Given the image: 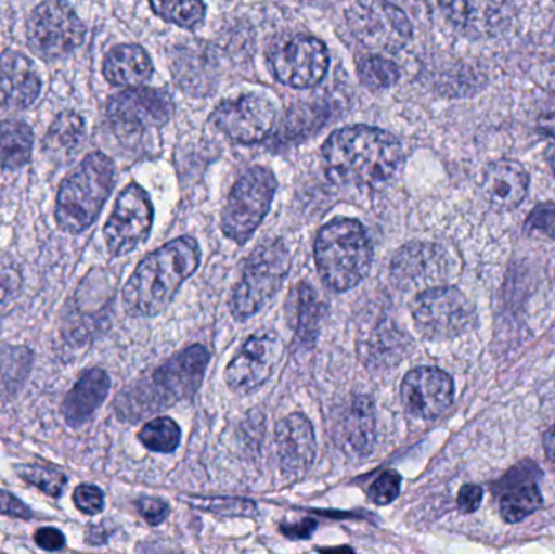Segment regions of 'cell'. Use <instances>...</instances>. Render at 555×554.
Returning <instances> with one entry per match:
<instances>
[{
  "label": "cell",
  "mask_w": 555,
  "mask_h": 554,
  "mask_svg": "<svg viewBox=\"0 0 555 554\" xmlns=\"http://www.w3.org/2000/svg\"><path fill=\"white\" fill-rule=\"evenodd\" d=\"M283 344L275 334H260L247 340L227 368L224 379L231 390L249 394L270 379L280 364Z\"/></svg>",
  "instance_id": "obj_15"
},
{
  "label": "cell",
  "mask_w": 555,
  "mask_h": 554,
  "mask_svg": "<svg viewBox=\"0 0 555 554\" xmlns=\"http://www.w3.org/2000/svg\"><path fill=\"white\" fill-rule=\"evenodd\" d=\"M153 227V204L142 185L129 184L114 205L113 214L104 227V241L111 256L132 253L145 243Z\"/></svg>",
  "instance_id": "obj_11"
},
{
  "label": "cell",
  "mask_w": 555,
  "mask_h": 554,
  "mask_svg": "<svg viewBox=\"0 0 555 554\" xmlns=\"http://www.w3.org/2000/svg\"><path fill=\"white\" fill-rule=\"evenodd\" d=\"M417 332L429 340H450L475 328L478 322L473 302L455 286H430L413 305Z\"/></svg>",
  "instance_id": "obj_8"
},
{
  "label": "cell",
  "mask_w": 555,
  "mask_h": 554,
  "mask_svg": "<svg viewBox=\"0 0 555 554\" xmlns=\"http://www.w3.org/2000/svg\"><path fill=\"white\" fill-rule=\"evenodd\" d=\"M530 188L527 169L515 159H498L486 168L482 194L495 210L511 211L525 201Z\"/></svg>",
  "instance_id": "obj_21"
},
{
  "label": "cell",
  "mask_w": 555,
  "mask_h": 554,
  "mask_svg": "<svg viewBox=\"0 0 555 554\" xmlns=\"http://www.w3.org/2000/svg\"><path fill=\"white\" fill-rule=\"evenodd\" d=\"M278 181L275 175L263 166H254L234 184L223 218L224 236L237 244H246L262 223L272 207Z\"/></svg>",
  "instance_id": "obj_7"
},
{
  "label": "cell",
  "mask_w": 555,
  "mask_h": 554,
  "mask_svg": "<svg viewBox=\"0 0 555 554\" xmlns=\"http://www.w3.org/2000/svg\"><path fill=\"white\" fill-rule=\"evenodd\" d=\"M525 227L527 230L541 231L555 240V204L546 202V204L537 205L527 218Z\"/></svg>",
  "instance_id": "obj_36"
},
{
  "label": "cell",
  "mask_w": 555,
  "mask_h": 554,
  "mask_svg": "<svg viewBox=\"0 0 555 554\" xmlns=\"http://www.w3.org/2000/svg\"><path fill=\"white\" fill-rule=\"evenodd\" d=\"M449 254L429 243H413L401 247L391 262V275L404 288L437 286L449 276Z\"/></svg>",
  "instance_id": "obj_17"
},
{
  "label": "cell",
  "mask_w": 555,
  "mask_h": 554,
  "mask_svg": "<svg viewBox=\"0 0 555 554\" xmlns=\"http://www.w3.org/2000/svg\"><path fill=\"white\" fill-rule=\"evenodd\" d=\"M33 153V130L23 120H0V166L22 169L28 165Z\"/></svg>",
  "instance_id": "obj_26"
},
{
  "label": "cell",
  "mask_w": 555,
  "mask_h": 554,
  "mask_svg": "<svg viewBox=\"0 0 555 554\" xmlns=\"http://www.w3.org/2000/svg\"><path fill=\"white\" fill-rule=\"evenodd\" d=\"M375 410L367 397H356L343 413L339 439L354 454H371L375 441Z\"/></svg>",
  "instance_id": "obj_25"
},
{
  "label": "cell",
  "mask_w": 555,
  "mask_h": 554,
  "mask_svg": "<svg viewBox=\"0 0 555 554\" xmlns=\"http://www.w3.org/2000/svg\"><path fill=\"white\" fill-rule=\"evenodd\" d=\"M544 451H546L547 458L555 462V426L544 436Z\"/></svg>",
  "instance_id": "obj_45"
},
{
  "label": "cell",
  "mask_w": 555,
  "mask_h": 554,
  "mask_svg": "<svg viewBox=\"0 0 555 554\" xmlns=\"http://www.w3.org/2000/svg\"><path fill=\"white\" fill-rule=\"evenodd\" d=\"M74 504L87 516H98L104 510V493L94 485H80L74 491Z\"/></svg>",
  "instance_id": "obj_35"
},
{
  "label": "cell",
  "mask_w": 555,
  "mask_h": 554,
  "mask_svg": "<svg viewBox=\"0 0 555 554\" xmlns=\"http://www.w3.org/2000/svg\"><path fill=\"white\" fill-rule=\"evenodd\" d=\"M116 182V166L101 152L90 153L59 189L55 221L67 233H83L96 221Z\"/></svg>",
  "instance_id": "obj_5"
},
{
  "label": "cell",
  "mask_w": 555,
  "mask_h": 554,
  "mask_svg": "<svg viewBox=\"0 0 555 554\" xmlns=\"http://www.w3.org/2000/svg\"><path fill=\"white\" fill-rule=\"evenodd\" d=\"M326 116H328L326 111L320 109L317 104H304V106L294 107L281 124V139L293 140L297 137L307 136L312 130L319 129L325 123Z\"/></svg>",
  "instance_id": "obj_32"
},
{
  "label": "cell",
  "mask_w": 555,
  "mask_h": 554,
  "mask_svg": "<svg viewBox=\"0 0 555 554\" xmlns=\"http://www.w3.org/2000/svg\"><path fill=\"white\" fill-rule=\"evenodd\" d=\"M153 12L185 29L197 28L205 18L204 0H150Z\"/></svg>",
  "instance_id": "obj_29"
},
{
  "label": "cell",
  "mask_w": 555,
  "mask_h": 554,
  "mask_svg": "<svg viewBox=\"0 0 555 554\" xmlns=\"http://www.w3.org/2000/svg\"><path fill=\"white\" fill-rule=\"evenodd\" d=\"M41 93V78L35 65L18 51L0 54V107L26 109Z\"/></svg>",
  "instance_id": "obj_20"
},
{
  "label": "cell",
  "mask_w": 555,
  "mask_h": 554,
  "mask_svg": "<svg viewBox=\"0 0 555 554\" xmlns=\"http://www.w3.org/2000/svg\"><path fill=\"white\" fill-rule=\"evenodd\" d=\"M214 55L204 51V46H189L176 54L172 62V74L185 91H207L214 85V68H198V65L211 61Z\"/></svg>",
  "instance_id": "obj_27"
},
{
  "label": "cell",
  "mask_w": 555,
  "mask_h": 554,
  "mask_svg": "<svg viewBox=\"0 0 555 554\" xmlns=\"http://www.w3.org/2000/svg\"><path fill=\"white\" fill-rule=\"evenodd\" d=\"M317 269L326 286L348 292L371 270L374 249L364 227L352 218H336L317 234Z\"/></svg>",
  "instance_id": "obj_3"
},
{
  "label": "cell",
  "mask_w": 555,
  "mask_h": 554,
  "mask_svg": "<svg viewBox=\"0 0 555 554\" xmlns=\"http://www.w3.org/2000/svg\"><path fill=\"white\" fill-rule=\"evenodd\" d=\"M208 363L210 351L207 348L202 345L185 348L158 368L152 379L133 387L129 396L120 397V402L127 405L124 410L132 415V420H140L191 399L201 389Z\"/></svg>",
  "instance_id": "obj_4"
},
{
  "label": "cell",
  "mask_w": 555,
  "mask_h": 554,
  "mask_svg": "<svg viewBox=\"0 0 555 554\" xmlns=\"http://www.w3.org/2000/svg\"><path fill=\"white\" fill-rule=\"evenodd\" d=\"M546 159H547V163H550L551 169H553V172L555 176V142L551 143V145L547 146Z\"/></svg>",
  "instance_id": "obj_46"
},
{
  "label": "cell",
  "mask_w": 555,
  "mask_h": 554,
  "mask_svg": "<svg viewBox=\"0 0 555 554\" xmlns=\"http://www.w3.org/2000/svg\"><path fill=\"white\" fill-rule=\"evenodd\" d=\"M175 113V103L158 88H130L111 98L107 116L122 133H142L165 126Z\"/></svg>",
  "instance_id": "obj_14"
},
{
  "label": "cell",
  "mask_w": 555,
  "mask_h": 554,
  "mask_svg": "<svg viewBox=\"0 0 555 554\" xmlns=\"http://www.w3.org/2000/svg\"><path fill=\"white\" fill-rule=\"evenodd\" d=\"M547 88L555 94V68L551 72L550 77H547Z\"/></svg>",
  "instance_id": "obj_47"
},
{
  "label": "cell",
  "mask_w": 555,
  "mask_h": 554,
  "mask_svg": "<svg viewBox=\"0 0 555 554\" xmlns=\"http://www.w3.org/2000/svg\"><path fill=\"white\" fill-rule=\"evenodd\" d=\"M358 75L361 83L369 90H385L397 83L400 68L384 55H369L359 61Z\"/></svg>",
  "instance_id": "obj_31"
},
{
  "label": "cell",
  "mask_w": 555,
  "mask_h": 554,
  "mask_svg": "<svg viewBox=\"0 0 555 554\" xmlns=\"http://www.w3.org/2000/svg\"><path fill=\"white\" fill-rule=\"evenodd\" d=\"M18 474L23 480L52 498L61 497L62 490L67 485L65 474L49 465H25L20 468Z\"/></svg>",
  "instance_id": "obj_33"
},
{
  "label": "cell",
  "mask_w": 555,
  "mask_h": 554,
  "mask_svg": "<svg viewBox=\"0 0 555 554\" xmlns=\"http://www.w3.org/2000/svg\"><path fill=\"white\" fill-rule=\"evenodd\" d=\"M0 514L16 519H31L33 511L9 491L0 490Z\"/></svg>",
  "instance_id": "obj_38"
},
{
  "label": "cell",
  "mask_w": 555,
  "mask_h": 554,
  "mask_svg": "<svg viewBox=\"0 0 555 554\" xmlns=\"http://www.w3.org/2000/svg\"><path fill=\"white\" fill-rule=\"evenodd\" d=\"M201 266V247L191 236H181L142 260L124 286L127 314L152 318L165 311L182 283Z\"/></svg>",
  "instance_id": "obj_2"
},
{
  "label": "cell",
  "mask_w": 555,
  "mask_h": 554,
  "mask_svg": "<svg viewBox=\"0 0 555 554\" xmlns=\"http://www.w3.org/2000/svg\"><path fill=\"white\" fill-rule=\"evenodd\" d=\"M137 510L150 526H159L169 516L168 503L158 498H143L137 503Z\"/></svg>",
  "instance_id": "obj_37"
},
{
  "label": "cell",
  "mask_w": 555,
  "mask_h": 554,
  "mask_svg": "<svg viewBox=\"0 0 555 554\" xmlns=\"http://www.w3.org/2000/svg\"><path fill=\"white\" fill-rule=\"evenodd\" d=\"M540 477V468L533 462H524L512 468L499 481L498 491L501 493L499 511L505 523H521L543 507L544 498L538 487Z\"/></svg>",
  "instance_id": "obj_18"
},
{
  "label": "cell",
  "mask_w": 555,
  "mask_h": 554,
  "mask_svg": "<svg viewBox=\"0 0 555 554\" xmlns=\"http://www.w3.org/2000/svg\"><path fill=\"white\" fill-rule=\"evenodd\" d=\"M103 524L101 526H90L87 530V543L88 545H101V543H106V533H104Z\"/></svg>",
  "instance_id": "obj_43"
},
{
  "label": "cell",
  "mask_w": 555,
  "mask_h": 554,
  "mask_svg": "<svg viewBox=\"0 0 555 554\" xmlns=\"http://www.w3.org/2000/svg\"><path fill=\"white\" fill-rule=\"evenodd\" d=\"M29 49L46 61L64 57L85 39V25L67 0H46L26 22Z\"/></svg>",
  "instance_id": "obj_10"
},
{
  "label": "cell",
  "mask_w": 555,
  "mask_h": 554,
  "mask_svg": "<svg viewBox=\"0 0 555 554\" xmlns=\"http://www.w3.org/2000/svg\"><path fill=\"white\" fill-rule=\"evenodd\" d=\"M427 3L442 10L456 25H463L468 18V0H427Z\"/></svg>",
  "instance_id": "obj_39"
},
{
  "label": "cell",
  "mask_w": 555,
  "mask_h": 554,
  "mask_svg": "<svg viewBox=\"0 0 555 554\" xmlns=\"http://www.w3.org/2000/svg\"><path fill=\"white\" fill-rule=\"evenodd\" d=\"M83 136V119L72 111H64L49 127L44 137V150L54 155H68L80 145Z\"/></svg>",
  "instance_id": "obj_28"
},
{
  "label": "cell",
  "mask_w": 555,
  "mask_h": 554,
  "mask_svg": "<svg viewBox=\"0 0 555 554\" xmlns=\"http://www.w3.org/2000/svg\"><path fill=\"white\" fill-rule=\"evenodd\" d=\"M401 477L397 472H384L374 484L369 487L367 497L377 506H387L400 497Z\"/></svg>",
  "instance_id": "obj_34"
},
{
  "label": "cell",
  "mask_w": 555,
  "mask_h": 554,
  "mask_svg": "<svg viewBox=\"0 0 555 554\" xmlns=\"http://www.w3.org/2000/svg\"><path fill=\"white\" fill-rule=\"evenodd\" d=\"M276 80L293 88H312L328 70V49L312 36H291L270 54Z\"/></svg>",
  "instance_id": "obj_12"
},
{
  "label": "cell",
  "mask_w": 555,
  "mask_h": 554,
  "mask_svg": "<svg viewBox=\"0 0 555 554\" xmlns=\"http://www.w3.org/2000/svg\"><path fill=\"white\" fill-rule=\"evenodd\" d=\"M286 306L289 325L296 334L297 342L306 347H312L319 335L323 315V306L315 289L307 283H297L289 293Z\"/></svg>",
  "instance_id": "obj_24"
},
{
  "label": "cell",
  "mask_w": 555,
  "mask_h": 554,
  "mask_svg": "<svg viewBox=\"0 0 555 554\" xmlns=\"http://www.w3.org/2000/svg\"><path fill=\"white\" fill-rule=\"evenodd\" d=\"M35 543L44 552H59L65 546V537L61 530L44 527L35 533Z\"/></svg>",
  "instance_id": "obj_41"
},
{
  "label": "cell",
  "mask_w": 555,
  "mask_h": 554,
  "mask_svg": "<svg viewBox=\"0 0 555 554\" xmlns=\"http://www.w3.org/2000/svg\"><path fill=\"white\" fill-rule=\"evenodd\" d=\"M455 384L439 368L421 366L410 371L401 383V402L411 415L434 420L452 407Z\"/></svg>",
  "instance_id": "obj_16"
},
{
  "label": "cell",
  "mask_w": 555,
  "mask_h": 554,
  "mask_svg": "<svg viewBox=\"0 0 555 554\" xmlns=\"http://www.w3.org/2000/svg\"><path fill=\"white\" fill-rule=\"evenodd\" d=\"M485 491L478 485H465L459 493V507L463 514H473L479 510Z\"/></svg>",
  "instance_id": "obj_40"
},
{
  "label": "cell",
  "mask_w": 555,
  "mask_h": 554,
  "mask_svg": "<svg viewBox=\"0 0 555 554\" xmlns=\"http://www.w3.org/2000/svg\"><path fill=\"white\" fill-rule=\"evenodd\" d=\"M278 458L281 468L289 477H299L315 461L317 442L312 423L300 413L281 420L276 426Z\"/></svg>",
  "instance_id": "obj_19"
},
{
  "label": "cell",
  "mask_w": 555,
  "mask_h": 554,
  "mask_svg": "<svg viewBox=\"0 0 555 554\" xmlns=\"http://www.w3.org/2000/svg\"><path fill=\"white\" fill-rule=\"evenodd\" d=\"M291 269L289 250L281 241L260 244L244 267L231 298V312L240 321L262 311L283 285Z\"/></svg>",
  "instance_id": "obj_6"
},
{
  "label": "cell",
  "mask_w": 555,
  "mask_h": 554,
  "mask_svg": "<svg viewBox=\"0 0 555 554\" xmlns=\"http://www.w3.org/2000/svg\"><path fill=\"white\" fill-rule=\"evenodd\" d=\"M111 389V379L103 370H90L77 381L62 403L65 423L80 428L103 405Z\"/></svg>",
  "instance_id": "obj_22"
},
{
  "label": "cell",
  "mask_w": 555,
  "mask_h": 554,
  "mask_svg": "<svg viewBox=\"0 0 555 554\" xmlns=\"http://www.w3.org/2000/svg\"><path fill=\"white\" fill-rule=\"evenodd\" d=\"M400 142L369 126L336 130L322 149L326 176L336 184L375 185L390 179L400 165Z\"/></svg>",
  "instance_id": "obj_1"
},
{
  "label": "cell",
  "mask_w": 555,
  "mask_h": 554,
  "mask_svg": "<svg viewBox=\"0 0 555 554\" xmlns=\"http://www.w3.org/2000/svg\"><path fill=\"white\" fill-rule=\"evenodd\" d=\"M140 442L153 452L169 454L181 445V428L175 420L163 416L143 426L139 433Z\"/></svg>",
  "instance_id": "obj_30"
},
{
  "label": "cell",
  "mask_w": 555,
  "mask_h": 554,
  "mask_svg": "<svg viewBox=\"0 0 555 554\" xmlns=\"http://www.w3.org/2000/svg\"><path fill=\"white\" fill-rule=\"evenodd\" d=\"M346 23L372 52L400 51L413 36L406 13L388 0H352L346 9Z\"/></svg>",
  "instance_id": "obj_9"
},
{
  "label": "cell",
  "mask_w": 555,
  "mask_h": 554,
  "mask_svg": "<svg viewBox=\"0 0 555 554\" xmlns=\"http://www.w3.org/2000/svg\"><path fill=\"white\" fill-rule=\"evenodd\" d=\"M313 529H315V523H312V520H302L299 524L281 527L284 536L289 537V539H307V537L312 536Z\"/></svg>",
  "instance_id": "obj_42"
},
{
  "label": "cell",
  "mask_w": 555,
  "mask_h": 554,
  "mask_svg": "<svg viewBox=\"0 0 555 554\" xmlns=\"http://www.w3.org/2000/svg\"><path fill=\"white\" fill-rule=\"evenodd\" d=\"M211 123L234 142L250 145L272 136L278 123L276 109L262 94H244L223 101L211 114Z\"/></svg>",
  "instance_id": "obj_13"
},
{
  "label": "cell",
  "mask_w": 555,
  "mask_h": 554,
  "mask_svg": "<svg viewBox=\"0 0 555 554\" xmlns=\"http://www.w3.org/2000/svg\"><path fill=\"white\" fill-rule=\"evenodd\" d=\"M103 74L114 87H142L152 77V59L142 46L119 44L104 59Z\"/></svg>",
  "instance_id": "obj_23"
},
{
  "label": "cell",
  "mask_w": 555,
  "mask_h": 554,
  "mask_svg": "<svg viewBox=\"0 0 555 554\" xmlns=\"http://www.w3.org/2000/svg\"><path fill=\"white\" fill-rule=\"evenodd\" d=\"M538 127H540V130L544 136H550L555 139V113L546 114V116L541 117L540 123H538Z\"/></svg>",
  "instance_id": "obj_44"
}]
</instances>
